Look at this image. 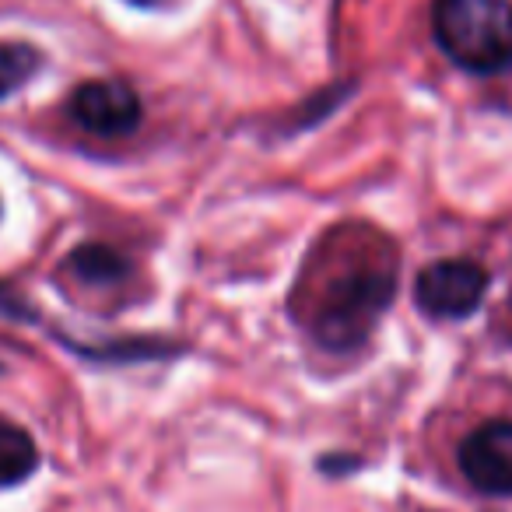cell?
Here are the masks:
<instances>
[{"label":"cell","mask_w":512,"mask_h":512,"mask_svg":"<svg viewBox=\"0 0 512 512\" xmlns=\"http://www.w3.org/2000/svg\"><path fill=\"white\" fill-rule=\"evenodd\" d=\"M67 264H71V271L78 274L81 281H88V285H113V281L120 278L123 271H127L123 256L113 253V249H106V246L78 249V253H74Z\"/></svg>","instance_id":"obj_7"},{"label":"cell","mask_w":512,"mask_h":512,"mask_svg":"<svg viewBox=\"0 0 512 512\" xmlns=\"http://www.w3.org/2000/svg\"><path fill=\"white\" fill-rule=\"evenodd\" d=\"M460 470L477 491L512 495V421H484L463 439Z\"/></svg>","instance_id":"obj_5"},{"label":"cell","mask_w":512,"mask_h":512,"mask_svg":"<svg viewBox=\"0 0 512 512\" xmlns=\"http://www.w3.org/2000/svg\"><path fill=\"white\" fill-rule=\"evenodd\" d=\"M39 67V50L25 43H0V99L25 85Z\"/></svg>","instance_id":"obj_8"},{"label":"cell","mask_w":512,"mask_h":512,"mask_svg":"<svg viewBox=\"0 0 512 512\" xmlns=\"http://www.w3.org/2000/svg\"><path fill=\"white\" fill-rule=\"evenodd\" d=\"M488 274L474 260H439L414 281V302L435 320H463L481 306Z\"/></svg>","instance_id":"obj_3"},{"label":"cell","mask_w":512,"mask_h":512,"mask_svg":"<svg viewBox=\"0 0 512 512\" xmlns=\"http://www.w3.org/2000/svg\"><path fill=\"white\" fill-rule=\"evenodd\" d=\"M67 113L88 134L123 137L141 123V99L123 81H88V85L74 88Z\"/></svg>","instance_id":"obj_4"},{"label":"cell","mask_w":512,"mask_h":512,"mask_svg":"<svg viewBox=\"0 0 512 512\" xmlns=\"http://www.w3.org/2000/svg\"><path fill=\"white\" fill-rule=\"evenodd\" d=\"M36 463L39 449L32 442V435L22 425H15V421L0 418V488L25 481L36 470Z\"/></svg>","instance_id":"obj_6"},{"label":"cell","mask_w":512,"mask_h":512,"mask_svg":"<svg viewBox=\"0 0 512 512\" xmlns=\"http://www.w3.org/2000/svg\"><path fill=\"white\" fill-rule=\"evenodd\" d=\"M432 32L453 64L474 74L512 67V4L509 0H435Z\"/></svg>","instance_id":"obj_2"},{"label":"cell","mask_w":512,"mask_h":512,"mask_svg":"<svg viewBox=\"0 0 512 512\" xmlns=\"http://www.w3.org/2000/svg\"><path fill=\"white\" fill-rule=\"evenodd\" d=\"M393 256L379 235L337 232L295 295L302 323L330 351L362 344L393 299Z\"/></svg>","instance_id":"obj_1"}]
</instances>
